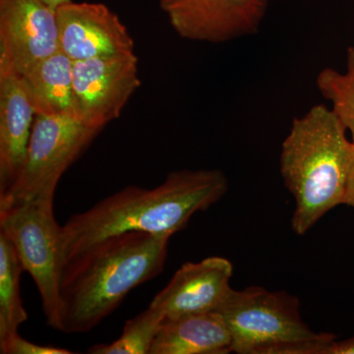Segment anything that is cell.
Segmentation results:
<instances>
[{
  "mask_svg": "<svg viewBox=\"0 0 354 354\" xmlns=\"http://www.w3.org/2000/svg\"><path fill=\"white\" fill-rule=\"evenodd\" d=\"M232 337L216 311L164 320L149 354H227Z\"/></svg>",
  "mask_w": 354,
  "mask_h": 354,
  "instance_id": "13",
  "label": "cell"
},
{
  "mask_svg": "<svg viewBox=\"0 0 354 354\" xmlns=\"http://www.w3.org/2000/svg\"><path fill=\"white\" fill-rule=\"evenodd\" d=\"M140 85L138 57L134 53L73 62L75 118L102 130L120 118Z\"/></svg>",
  "mask_w": 354,
  "mask_h": 354,
  "instance_id": "7",
  "label": "cell"
},
{
  "mask_svg": "<svg viewBox=\"0 0 354 354\" xmlns=\"http://www.w3.org/2000/svg\"><path fill=\"white\" fill-rule=\"evenodd\" d=\"M0 232L12 243L23 270L34 279L48 326L59 330L64 258L62 227L53 214V199H36L0 209Z\"/></svg>",
  "mask_w": 354,
  "mask_h": 354,
  "instance_id": "5",
  "label": "cell"
},
{
  "mask_svg": "<svg viewBox=\"0 0 354 354\" xmlns=\"http://www.w3.org/2000/svg\"><path fill=\"white\" fill-rule=\"evenodd\" d=\"M228 188L218 169L172 171L153 189L128 186L72 216L62 227L64 265L115 235L138 232L171 236L191 216L220 201Z\"/></svg>",
  "mask_w": 354,
  "mask_h": 354,
  "instance_id": "1",
  "label": "cell"
},
{
  "mask_svg": "<svg viewBox=\"0 0 354 354\" xmlns=\"http://www.w3.org/2000/svg\"><path fill=\"white\" fill-rule=\"evenodd\" d=\"M36 114L75 118L73 62L58 50L23 74Z\"/></svg>",
  "mask_w": 354,
  "mask_h": 354,
  "instance_id": "14",
  "label": "cell"
},
{
  "mask_svg": "<svg viewBox=\"0 0 354 354\" xmlns=\"http://www.w3.org/2000/svg\"><path fill=\"white\" fill-rule=\"evenodd\" d=\"M232 263L218 256L185 263L151 305L160 310L165 320L216 311L232 290Z\"/></svg>",
  "mask_w": 354,
  "mask_h": 354,
  "instance_id": "11",
  "label": "cell"
},
{
  "mask_svg": "<svg viewBox=\"0 0 354 354\" xmlns=\"http://www.w3.org/2000/svg\"><path fill=\"white\" fill-rule=\"evenodd\" d=\"M316 85L321 95L332 104L333 113L339 118L354 142V46L346 50V71L332 67L319 72Z\"/></svg>",
  "mask_w": 354,
  "mask_h": 354,
  "instance_id": "16",
  "label": "cell"
},
{
  "mask_svg": "<svg viewBox=\"0 0 354 354\" xmlns=\"http://www.w3.org/2000/svg\"><path fill=\"white\" fill-rule=\"evenodd\" d=\"M101 130L72 116L36 114L25 162L0 209L36 199H53L60 178Z\"/></svg>",
  "mask_w": 354,
  "mask_h": 354,
  "instance_id": "6",
  "label": "cell"
},
{
  "mask_svg": "<svg viewBox=\"0 0 354 354\" xmlns=\"http://www.w3.org/2000/svg\"><path fill=\"white\" fill-rule=\"evenodd\" d=\"M58 50L57 10L43 0H0V74L22 76Z\"/></svg>",
  "mask_w": 354,
  "mask_h": 354,
  "instance_id": "9",
  "label": "cell"
},
{
  "mask_svg": "<svg viewBox=\"0 0 354 354\" xmlns=\"http://www.w3.org/2000/svg\"><path fill=\"white\" fill-rule=\"evenodd\" d=\"M171 236L132 232L109 237L65 263L59 330L94 329L132 290L164 270Z\"/></svg>",
  "mask_w": 354,
  "mask_h": 354,
  "instance_id": "2",
  "label": "cell"
},
{
  "mask_svg": "<svg viewBox=\"0 0 354 354\" xmlns=\"http://www.w3.org/2000/svg\"><path fill=\"white\" fill-rule=\"evenodd\" d=\"M330 354H354V335L346 341H335Z\"/></svg>",
  "mask_w": 354,
  "mask_h": 354,
  "instance_id": "20",
  "label": "cell"
},
{
  "mask_svg": "<svg viewBox=\"0 0 354 354\" xmlns=\"http://www.w3.org/2000/svg\"><path fill=\"white\" fill-rule=\"evenodd\" d=\"M239 354H330L335 337L304 322L299 301L288 293L252 286L230 291L218 307Z\"/></svg>",
  "mask_w": 354,
  "mask_h": 354,
  "instance_id": "4",
  "label": "cell"
},
{
  "mask_svg": "<svg viewBox=\"0 0 354 354\" xmlns=\"http://www.w3.org/2000/svg\"><path fill=\"white\" fill-rule=\"evenodd\" d=\"M344 204L353 207L354 209V142L353 152H351V165H349L348 181H346V193H344Z\"/></svg>",
  "mask_w": 354,
  "mask_h": 354,
  "instance_id": "19",
  "label": "cell"
},
{
  "mask_svg": "<svg viewBox=\"0 0 354 354\" xmlns=\"http://www.w3.org/2000/svg\"><path fill=\"white\" fill-rule=\"evenodd\" d=\"M0 353L2 354H71L68 349L55 346H41L23 339L19 335L14 334L0 339Z\"/></svg>",
  "mask_w": 354,
  "mask_h": 354,
  "instance_id": "18",
  "label": "cell"
},
{
  "mask_svg": "<svg viewBox=\"0 0 354 354\" xmlns=\"http://www.w3.org/2000/svg\"><path fill=\"white\" fill-rule=\"evenodd\" d=\"M24 272L15 249L0 232V339L17 334L28 320L21 298V274Z\"/></svg>",
  "mask_w": 354,
  "mask_h": 354,
  "instance_id": "15",
  "label": "cell"
},
{
  "mask_svg": "<svg viewBox=\"0 0 354 354\" xmlns=\"http://www.w3.org/2000/svg\"><path fill=\"white\" fill-rule=\"evenodd\" d=\"M36 111L23 76L0 74V195L19 176Z\"/></svg>",
  "mask_w": 354,
  "mask_h": 354,
  "instance_id": "12",
  "label": "cell"
},
{
  "mask_svg": "<svg viewBox=\"0 0 354 354\" xmlns=\"http://www.w3.org/2000/svg\"><path fill=\"white\" fill-rule=\"evenodd\" d=\"M160 6L180 38L223 44L257 34L268 0H160Z\"/></svg>",
  "mask_w": 354,
  "mask_h": 354,
  "instance_id": "8",
  "label": "cell"
},
{
  "mask_svg": "<svg viewBox=\"0 0 354 354\" xmlns=\"http://www.w3.org/2000/svg\"><path fill=\"white\" fill-rule=\"evenodd\" d=\"M332 109L312 106L295 118L281 145V174L295 201L292 225L302 235L344 204L353 142Z\"/></svg>",
  "mask_w": 354,
  "mask_h": 354,
  "instance_id": "3",
  "label": "cell"
},
{
  "mask_svg": "<svg viewBox=\"0 0 354 354\" xmlns=\"http://www.w3.org/2000/svg\"><path fill=\"white\" fill-rule=\"evenodd\" d=\"M43 1L46 2L48 6H50L51 8L57 10L58 7L64 6V4L71 1V0H43Z\"/></svg>",
  "mask_w": 354,
  "mask_h": 354,
  "instance_id": "21",
  "label": "cell"
},
{
  "mask_svg": "<svg viewBox=\"0 0 354 354\" xmlns=\"http://www.w3.org/2000/svg\"><path fill=\"white\" fill-rule=\"evenodd\" d=\"M59 50L72 62L134 53V39L108 6L70 1L57 9Z\"/></svg>",
  "mask_w": 354,
  "mask_h": 354,
  "instance_id": "10",
  "label": "cell"
},
{
  "mask_svg": "<svg viewBox=\"0 0 354 354\" xmlns=\"http://www.w3.org/2000/svg\"><path fill=\"white\" fill-rule=\"evenodd\" d=\"M164 314L150 306L135 318L125 323L122 334L111 344H100L88 348L91 354H149Z\"/></svg>",
  "mask_w": 354,
  "mask_h": 354,
  "instance_id": "17",
  "label": "cell"
}]
</instances>
